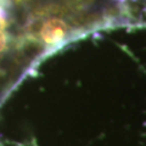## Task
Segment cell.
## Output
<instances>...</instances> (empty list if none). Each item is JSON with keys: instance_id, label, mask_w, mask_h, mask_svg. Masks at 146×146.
<instances>
[{"instance_id": "obj_1", "label": "cell", "mask_w": 146, "mask_h": 146, "mask_svg": "<svg viewBox=\"0 0 146 146\" xmlns=\"http://www.w3.org/2000/svg\"><path fill=\"white\" fill-rule=\"evenodd\" d=\"M10 39V13L9 3L0 0V56L5 52Z\"/></svg>"}, {"instance_id": "obj_2", "label": "cell", "mask_w": 146, "mask_h": 146, "mask_svg": "<svg viewBox=\"0 0 146 146\" xmlns=\"http://www.w3.org/2000/svg\"><path fill=\"white\" fill-rule=\"evenodd\" d=\"M63 3H66L68 6H88L91 5V4L99 3V1H104V0H62Z\"/></svg>"}]
</instances>
